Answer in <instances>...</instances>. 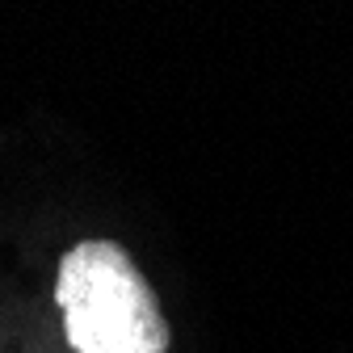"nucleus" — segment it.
<instances>
[{
	"mask_svg": "<svg viewBox=\"0 0 353 353\" xmlns=\"http://www.w3.org/2000/svg\"><path fill=\"white\" fill-rule=\"evenodd\" d=\"M55 299L68 341L80 353L168 349V324L160 316L156 294L148 290L135 261L110 240H84L63 256Z\"/></svg>",
	"mask_w": 353,
	"mask_h": 353,
	"instance_id": "obj_1",
	"label": "nucleus"
}]
</instances>
